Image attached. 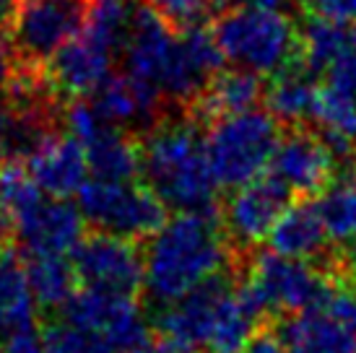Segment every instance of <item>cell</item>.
I'll return each mask as SVG.
<instances>
[{"instance_id":"cell-2","label":"cell","mask_w":356,"mask_h":353,"mask_svg":"<svg viewBox=\"0 0 356 353\" xmlns=\"http://www.w3.org/2000/svg\"><path fill=\"white\" fill-rule=\"evenodd\" d=\"M260 312L248 288L216 278L169 304L159 325L167 340L193 351L242 353L255 338Z\"/></svg>"},{"instance_id":"cell-8","label":"cell","mask_w":356,"mask_h":353,"mask_svg":"<svg viewBox=\"0 0 356 353\" xmlns=\"http://www.w3.org/2000/svg\"><path fill=\"white\" fill-rule=\"evenodd\" d=\"M281 340L291 353H356V291L327 288L315 306L281 325Z\"/></svg>"},{"instance_id":"cell-15","label":"cell","mask_w":356,"mask_h":353,"mask_svg":"<svg viewBox=\"0 0 356 353\" xmlns=\"http://www.w3.org/2000/svg\"><path fill=\"white\" fill-rule=\"evenodd\" d=\"M221 60H224V55H221L213 34L203 31L200 26L177 34L167 70H164L161 83H159L161 97L188 101V99L203 94L211 79L221 68Z\"/></svg>"},{"instance_id":"cell-21","label":"cell","mask_w":356,"mask_h":353,"mask_svg":"<svg viewBox=\"0 0 356 353\" xmlns=\"http://www.w3.org/2000/svg\"><path fill=\"white\" fill-rule=\"evenodd\" d=\"M327 239L330 236H327L317 206H307V203L289 206L284 216L278 218L276 229L268 236L273 252L297 257V260H309V257L320 255Z\"/></svg>"},{"instance_id":"cell-25","label":"cell","mask_w":356,"mask_h":353,"mask_svg":"<svg viewBox=\"0 0 356 353\" xmlns=\"http://www.w3.org/2000/svg\"><path fill=\"white\" fill-rule=\"evenodd\" d=\"M299 47L307 65L315 70H330L338 60L356 52V37L348 24L315 16L299 37Z\"/></svg>"},{"instance_id":"cell-10","label":"cell","mask_w":356,"mask_h":353,"mask_svg":"<svg viewBox=\"0 0 356 353\" xmlns=\"http://www.w3.org/2000/svg\"><path fill=\"white\" fill-rule=\"evenodd\" d=\"M70 260L81 284L94 291L133 296L136 288L143 286V255L133 239L99 231L97 236L81 239Z\"/></svg>"},{"instance_id":"cell-35","label":"cell","mask_w":356,"mask_h":353,"mask_svg":"<svg viewBox=\"0 0 356 353\" xmlns=\"http://www.w3.org/2000/svg\"><path fill=\"white\" fill-rule=\"evenodd\" d=\"M242 353H291V351L281 340V335L278 338H273V335H260V338H252L250 345Z\"/></svg>"},{"instance_id":"cell-29","label":"cell","mask_w":356,"mask_h":353,"mask_svg":"<svg viewBox=\"0 0 356 353\" xmlns=\"http://www.w3.org/2000/svg\"><path fill=\"white\" fill-rule=\"evenodd\" d=\"M136 8L138 6L133 0H94L86 8V24L81 34L115 55L128 42Z\"/></svg>"},{"instance_id":"cell-24","label":"cell","mask_w":356,"mask_h":353,"mask_svg":"<svg viewBox=\"0 0 356 353\" xmlns=\"http://www.w3.org/2000/svg\"><path fill=\"white\" fill-rule=\"evenodd\" d=\"M34 304L26 268L13 255H0V335L31 327Z\"/></svg>"},{"instance_id":"cell-17","label":"cell","mask_w":356,"mask_h":353,"mask_svg":"<svg viewBox=\"0 0 356 353\" xmlns=\"http://www.w3.org/2000/svg\"><path fill=\"white\" fill-rule=\"evenodd\" d=\"M270 176L297 195L325 190L333 176V154L325 140L307 133L281 138L270 158Z\"/></svg>"},{"instance_id":"cell-31","label":"cell","mask_w":356,"mask_h":353,"mask_svg":"<svg viewBox=\"0 0 356 353\" xmlns=\"http://www.w3.org/2000/svg\"><path fill=\"white\" fill-rule=\"evenodd\" d=\"M172 29H198L208 19L213 0H146Z\"/></svg>"},{"instance_id":"cell-3","label":"cell","mask_w":356,"mask_h":353,"mask_svg":"<svg viewBox=\"0 0 356 353\" xmlns=\"http://www.w3.org/2000/svg\"><path fill=\"white\" fill-rule=\"evenodd\" d=\"M140 172L161 203L177 211H208L216 195L206 138L190 122L151 130L140 148Z\"/></svg>"},{"instance_id":"cell-5","label":"cell","mask_w":356,"mask_h":353,"mask_svg":"<svg viewBox=\"0 0 356 353\" xmlns=\"http://www.w3.org/2000/svg\"><path fill=\"white\" fill-rule=\"evenodd\" d=\"M278 125L270 112L250 109L218 117L206 136L211 169L218 185L239 187L263 176L278 146Z\"/></svg>"},{"instance_id":"cell-14","label":"cell","mask_w":356,"mask_h":353,"mask_svg":"<svg viewBox=\"0 0 356 353\" xmlns=\"http://www.w3.org/2000/svg\"><path fill=\"white\" fill-rule=\"evenodd\" d=\"M289 195L291 192L273 176H257L248 185L234 187L224 216L229 236L245 247L266 242L289 208Z\"/></svg>"},{"instance_id":"cell-18","label":"cell","mask_w":356,"mask_h":353,"mask_svg":"<svg viewBox=\"0 0 356 353\" xmlns=\"http://www.w3.org/2000/svg\"><path fill=\"white\" fill-rule=\"evenodd\" d=\"M177 34L167 21L159 16L156 10L146 6H138L133 13V26H130L128 42H125V65L128 76L149 83L151 88L159 91L161 76L167 70L169 55L175 49ZM161 94V91H159Z\"/></svg>"},{"instance_id":"cell-32","label":"cell","mask_w":356,"mask_h":353,"mask_svg":"<svg viewBox=\"0 0 356 353\" xmlns=\"http://www.w3.org/2000/svg\"><path fill=\"white\" fill-rule=\"evenodd\" d=\"M0 353H47L44 338L34 327H21L0 338Z\"/></svg>"},{"instance_id":"cell-41","label":"cell","mask_w":356,"mask_h":353,"mask_svg":"<svg viewBox=\"0 0 356 353\" xmlns=\"http://www.w3.org/2000/svg\"><path fill=\"white\" fill-rule=\"evenodd\" d=\"M8 213H6V208L0 203V245H3V239H6V231H8Z\"/></svg>"},{"instance_id":"cell-33","label":"cell","mask_w":356,"mask_h":353,"mask_svg":"<svg viewBox=\"0 0 356 353\" xmlns=\"http://www.w3.org/2000/svg\"><path fill=\"white\" fill-rule=\"evenodd\" d=\"M315 16L323 19H333L341 24H351L356 21V0H312Z\"/></svg>"},{"instance_id":"cell-42","label":"cell","mask_w":356,"mask_h":353,"mask_svg":"<svg viewBox=\"0 0 356 353\" xmlns=\"http://www.w3.org/2000/svg\"><path fill=\"white\" fill-rule=\"evenodd\" d=\"M6 117H8V112H6V109H0V151H3V130H6Z\"/></svg>"},{"instance_id":"cell-4","label":"cell","mask_w":356,"mask_h":353,"mask_svg":"<svg viewBox=\"0 0 356 353\" xmlns=\"http://www.w3.org/2000/svg\"><path fill=\"white\" fill-rule=\"evenodd\" d=\"M213 37L224 60L255 76L284 73L299 47L297 29L281 8H232L216 21Z\"/></svg>"},{"instance_id":"cell-38","label":"cell","mask_w":356,"mask_h":353,"mask_svg":"<svg viewBox=\"0 0 356 353\" xmlns=\"http://www.w3.org/2000/svg\"><path fill=\"white\" fill-rule=\"evenodd\" d=\"M229 8H281L286 0H218Z\"/></svg>"},{"instance_id":"cell-30","label":"cell","mask_w":356,"mask_h":353,"mask_svg":"<svg viewBox=\"0 0 356 353\" xmlns=\"http://www.w3.org/2000/svg\"><path fill=\"white\" fill-rule=\"evenodd\" d=\"M42 338H44L47 353H118L102 335L68 317H60L47 325Z\"/></svg>"},{"instance_id":"cell-19","label":"cell","mask_w":356,"mask_h":353,"mask_svg":"<svg viewBox=\"0 0 356 353\" xmlns=\"http://www.w3.org/2000/svg\"><path fill=\"white\" fill-rule=\"evenodd\" d=\"M112 52L79 34L50 58V81L60 94L91 97L112 79Z\"/></svg>"},{"instance_id":"cell-26","label":"cell","mask_w":356,"mask_h":353,"mask_svg":"<svg viewBox=\"0 0 356 353\" xmlns=\"http://www.w3.org/2000/svg\"><path fill=\"white\" fill-rule=\"evenodd\" d=\"M26 278L34 291L37 304L44 306H65L70 296L76 294V268L73 260L63 255H37L26 257Z\"/></svg>"},{"instance_id":"cell-6","label":"cell","mask_w":356,"mask_h":353,"mask_svg":"<svg viewBox=\"0 0 356 353\" xmlns=\"http://www.w3.org/2000/svg\"><path fill=\"white\" fill-rule=\"evenodd\" d=\"M79 211L86 224L122 239L151 236L167 221V206L161 197L133 179L89 176V182L79 190Z\"/></svg>"},{"instance_id":"cell-43","label":"cell","mask_w":356,"mask_h":353,"mask_svg":"<svg viewBox=\"0 0 356 353\" xmlns=\"http://www.w3.org/2000/svg\"><path fill=\"white\" fill-rule=\"evenodd\" d=\"M309 3H312V0H309Z\"/></svg>"},{"instance_id":"cell-1","label":"cell","mask_w":356,"mask_h":353,"mask_svg":"<svg viewBox=\"0 0 356 353\" xmlns=\"http://www.w3.org/2000/svg\"><path fill=\"white\" fill-rule=\"evenodd\" d=\"M227 260V239L208 211H179L149 236L143 288L156 304L169 306L216 281Z\"/></svg>"},{"instance_id":"cell-36","label":"cell","mask_w":356,"mask_h":353,"mask_svg":"<svg viewBox=\"0 0 356 353\" xmlns=\"http://www.w3.org/2000/svg\"><path fill=\"white\" fill-rule=\"evenodd\" d=\"M130 353H200V351H193V348H185V345H177L172 343V340H146V343H140L138 348H133Z\"/></svg>"},{"instance_id":"cell-9","label":"cell","mask_w":356,"mask_h":353,"mask_svg":"<svg viewBox=\"0 0 356 353\" xmlns=\"http://www.w3.org/2000/svg\"><path fill=\"white\" fill-rule=\"evenodd\" d=\"M86 24L83 0H21L13 13L10 44L24 63H44Z\"/></svg>"},{"instance_id":"cell-34","label":"cell","mask_w":356,"mask_h":353,"mask_svg":"<svg viewBox=\"0 0 356 353\" xmlns=\"http://www.w3.org/2000/svg\"><path fill=\"white\" fill-rule=\"evenodd\" d=\"M327 83H333L338 88H346L356 97V52H351L348 58L338 60L333 68L327 70Z\"/></svg>"},{"instance_id":"cell-13","label":"cell","mask_w":356,"mask_h":353,"mask_svg":"<svg viewBox=\"0 0 356 353\" xmlns=\"http://www.w3.org/2000/svg\"><path fill=\"white\" fill-rule=\"evenodd\" d=\"M26 257L37 255H73L83 239V216L79 206H70L65 197L42 195L26 211L10 218Z\"/></svg>"},{"instance_id":"cell-16","label":"cell","mask_w":356,"mask_h":353,"mask_svg":"<svg viewBox=\"0 0 356 353\" xmlns=\"http://www.w3.org/2000/svg\"><path fill=\"white\" fill-rule=\"evenodd\" d=\"M26 169L34 182L52 197L79 195L91 176L89 158L76 136H47L26 154Z\"/></svg>"},{"instance_id":"cell-23","label":"cell","mask_w":356,"mask_h":353,"mask_svg":"<svg viewBox=\"0 0 356 353\" xmlns=\"http://www.w3.org/2000/svg\"><path fill=\"white\" fill-rule=\"evenodd\" d=\"M309 120L323 130L330 148L346 151L356 143V97L346 88L333 83L320 88Z\"/></svg>"},{"instance_id":"cell-28","label":"cell","mask_w":356,"mask_h":353,"mask_svg":"<svg viewBox=\"0 0 356 353\" xmlns=\"http://www.w3.org/2000/svg\"><path fill=\"white\" fill-rule=\"evenodd\" d=\"M320 86L307 70H284L268 88V109L284 122H305L312 117V107Z\"/></svg>"},{"instance_id":"cell-27","label":"cell","mask_w":356,"mask_h":353,"mask_svg":"<svg viewBox=\"0 0 356 353\" xmlns=\"http://www.w3.org/2000/svg\"><path fill=\"white\" fill-rule=\"evenodd\" d=\"M330 242L354 245L356 242V167L325 187L323 197L315 203Z\"/></svg>"},{"instance_id":"cell-20","label":"cell","mask_w":356,"mask_h":353,"mask_svg":"<svg viewBox=\"0 0 356 353\" xmlns=\"http://www.w3.org/2000/svg\"><path fill=\"white\" fill-rule=\"evenodd\" d=\"M156 88L149 83L133 79V76H112L107 83H102L94 94H91V104L97 107L102 117L109 125H138L156 112L159 107Z\"/></svg>"},{"instance_id":"cell-22","label":"cell","mask_w":356,"mask_h":353,"mask_svg":"<svg viewBox=\"0 0 356 353\" xmlns=\"http://www.w3.org/2000/svg\"><path fill=\"white\" fill-rule=\"evenodd\" d=\"M260 97H263L260 76L250 73V70L234 68L227 73H216L211 79V83L200 97V107H203V115L218 120L255 109Z\"/></svg>"},{"instance_id":"cell-7","label":"cell","mask_w":356,"mask_h":353,"mask_svg":"<svg viewBox=\"0 0 356 353\" xmlns=\"http://www.w3.org/2000/svg\"><path fill=\"white\" fill-rule=\"evenodd\" d=\"M250 296L260 309L281 314H299L315 306L327 294L325 275L315 270L307 260L266 252L250 268L248 286Z\"/></svg>"},{"instance_id":"cell-11","label":"cell","mask_w":356,"mask_h":353,"mask_svg":"<svg viewBox=\"0 0 356 353\" xmlns=\"http://www.w3.org/2000/svg\"><path fill=\"white\" fill-rule=\"evenodd\" d=\"M70 136L81 140L89 158L91 176L99 179H136L140 172V151L118 125H109L91 101H73L65 112Z\"/></svg>"},{"instance_id":"cell-37","label":"cell","mask_w":356,"mask_h":353,"mask_svg":"<svg viewBox=\"0 0 356 353\" xmlns=\"http://www.w3.org/2000/svg\"><path fill=\"white\" fill-rule=\"evenodd\" d=\"M10 52H13V44L8 42L6 31L0 29V86H6L10 81Z\"/></svg>"},{"instance_id":"cell-39","label":"cell","mask_w":356,"mask_h":353,"mask_svg":"<svg viewBox=\"0 0 356 353\" xmlns=\"http://www.w3.org/2000/svg\"><path fill=\"white\" fill-rule=\"evenodd\" d=\"M21 0H0V21L3 19H13V13L19 8Z\"/></svg>"},{"instance_id":"cell-12","label":"cell","mask_w":356,"mask_h":353,"mask_svg":"<svg viewBox=\"0 0 356 353\" xmlns=\"http://www.w3.org/2000/svg\"><path fill=\"white\" fill-rule=\"evenodd\" d=\"M63 317L102 335L118 353H130L149 340V325L133 296L83 288L63 306Z\"/></svg>"},{"instance_id":"cell-40","label":"cell","mask_w":356,"mask_h":353,"mask_svg":"<svg viewBox=\"0 0 356 353\" xmlns=\"http://www.w3.org/2000/svg\"><path fill=\"white\" fill-rule=\"evenodd\" d=\"M346 270L356 284V242H354V247H351V252H348V257H346Z\"/></svg>"}]
</instances>
